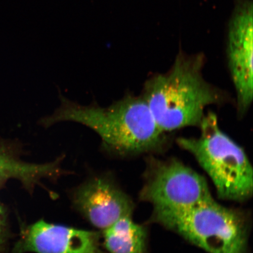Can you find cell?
Listing matches in <instances>:
<instances>
[{
  "label": "cell",
  "mask_w": 253,
  "mask_h": 253,
  "mask_svg": "<svg viewBox=\"0 0 253 253\" xmlns=\"http://www.w3.org/2000/svg\"><path fill=\"white\" fill-rule=\"evenodd\" d=\"M60 100L51 115L40 120L43 127L65 122L83 125L100 136L104 150L120 156L160 150L166 144V132L158 125L142 95H126L108 107L97 103L84 106L63 96Z\"/></svg>",
  "instance_id": "cell-1"
},
{
  "label": "cell",
  "mask_w": 253,
  "mask_h": 253,
  "mask_svg": "<svg viewBox=\"0 0 253 253\" xmlns=\"http://www.w3.org/2000/svg\"><path fill=\"white\" fill-rule=\"evenodd\" d=\"M202 55L180 52L169 71L153 76L142 94L164 132L199 126L207 107L220 103L219 90L205 80Z\"/></svg>",
  "instance_id": "cell-2"
},
{
  "label": "cell",
  "mask_w": 253,
  "mask_h": 253,
  "mask_svg": "<svg viewBox=\"0 0 253 253\" xmlns=\"http://www.w3.org/2000/svg\"><path fill=\"white\" fill-rule=\"evenodd\" d=\"M198 137H180L179 146L194 157L210 177L219 197L243 202L252 197L253 170L244 150L221 130L217 116L205 114Z\"/></svg>",
  "instance_id": "cell-3"
},
{
  "label": "cell",
  "mask_w": 253,
  "mask_h": 253,
  "mask_svg": "<svg viewBox=\"0 0 253 253\" xmlns=\"http://www.w3.org/2000/svg\"><path fill=\"white\" fill-rule=\"evenodd\" d=\"M153 220L208 253H248L249 221L214 199L186 210L153 211Z\"/></svg>",
  "instance_id": "cell-4"
},
{
  "label": "cell",
  "mask_w": 253,
  "mask_h": 253,
  "mask_svg": "<svg viewBox=\"0 0 253 253\" xmlns=\"http://www.w3.org/2000/svg\"><path fill=\"white\" fill-rule=\"evenodd\" d=\"M140 198L153 211L186 210L213 199L204 177L174 159L153 160Z\"/></svg>",
  "instance_id": "cell-5"
},
{
  "label": "cell",
  "mask_w": 253,
  "mask_h": 253,
  "mask_svg": "<svg viewBox=\"0 0 253 253\" xmlns=\"http://www.w3.org/2000/svg\"><path fill=\"white\" fill-rule=\"evenodd\" d=\"M253 39L252 1L237 0L229 24L227 55L240 115L253 99Z\"/></svg>",
  "instance_id": "cell-6"
},
{
  "label": "cell",
  "mask_w": 253,
  "mask_h": 253,
  "mask_svg": "<svg viewBox=\"0 0 253 253\" xmlns=\"http://www.w3.org/2000/svg\"><path fill=\"white\" fill-rule=\"evenodd\" d=\"M14 253H103L99 235L41 220L23 227Z\"/></svg>",
  "instance_id": "cell-7"
},
{
  "label": "cell",
  "mask_w": 253,
  "mask_h": 253,
  "mask_svg": "<svg viewBox=\"0 0 253 253\" xmlns=\"http://www.w3.org/2000/svg\"><path fill=\"white\" fill-rule=\"evenodd\" d=\"M76 208L97 228L104 230L122 218L131 216L133 205L112 179L98 176L76 190Z\"/></svg>",
  "instance_id": "cell-8"
},
{
  "label": "cell",
  "mask_w": 253,
  "mask_h": 253,
  "mask_svg": "<svg viewBox=\"0 0 253 253\" xmlns=\"http://www.w3.org/2000/svg\"><path fill=\"white\" fill-rule=\"evenodd\" d=\"M61 161L45 164L24 162L10 147L0 142V188L11 179L18 180L30 190L42 179L56 178L61 173Z\"/></svg>",
  "instance_id": "cell-9"
},
{
  "label": "cell",
  "mask_w": 253,
  "mask_h": 253,
  "mask_svg": "<svg viewBox=\"0 0 253 253\" xmlns=\"http://www.w3.org/2000/svg\"><path fill=\"white\" fill-rule=\"evenodd\" d=\"M103 245L108 253H147V233L131 216L122 218L103 230Z\"/></svg>",
  "instance_id": "cell-10"
},
{
  "label": "cell",
  "mask_w": 253,
  "mask_h": 253,
  "mask_svg": "<svg viewBox=\"0 0 253 253\" xmlns=\"http://www.w3.org/2000/svg\"><path fill=\"white\" fill-rule=\"evenodd\" d=\"M8 237L7 216L0 202V253H6Z\"/></svg>",
  "instance_id": "cell-11"
}]
</instances>
